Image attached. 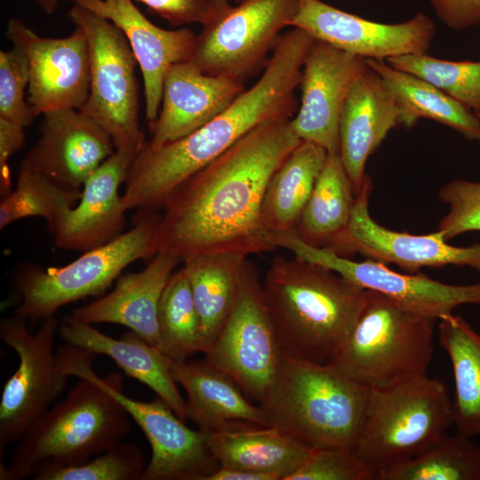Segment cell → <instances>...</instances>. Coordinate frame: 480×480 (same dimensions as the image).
<instances>
[{"instance_id":"obj_1","label":"cell","mask_w":480,"mask_h":480,"mask_svg":"<svg viewBox=\"0 0 480 480\" xmlns=\"http://www.w3.org/2000/svg\"><path fill=\"white\" fill-rule=\"evenodd\" d=\"M292 118L266 122L183 181L165 203L156 252L180 262L209 253L276 249L262 219L268 184L301 140Z\"/></svg>"},{"instance_id":"obj_2","label":"cell","mask_w":480,"mask_h":480,"mask_svg":"<svg viewBox=\"0 0 480 480\" xmlns=\"http://www.w3.org/2000/svg\"><path fill=\"white\" fill-rule=\"evenodd\" d=\"M315 39L293 28L282 34L259 80L192 133L158 148L145 142L132 159L122 202L125 209L163 208L173 191L257 126L292 118L295 90Z\"/></svg>"},{"instance_id":"obj_3","label":"cell","mask_w":480,"mask_h":480,"mask_svg":"<svg viewBox=\"0 0 480 480\" xmlns=\"http://www.w3.org/2000/svg\"><path fill=\"white\" fill-rule=\"evenodd\" d=\"M284 353L327 364L357 322L367 290L298 257H275L262 281Z\"/></svg>"},{"instance_id":"obj_4","label":"cell","mask_w":480,"mask_h":480,"mask_svg":"<svg viewBox=\"0 0 480 480\" xmlns=\"http://www.w3.org/2000/svg\"><path fill=\"white\" fill-rule=\"evenodd\" d=\"M131 417L97 383L79 380L19 440L1 480L36 479L55 469L79 465L109 449L130 433Z\"/></svg>"},{"instance_id":"obj_5","label":"cell","mask_w":480,"mask_h":480,"mask_svg":"<svg viewBox=\"0 0 480 480\" xmlns=\"http://www.w3.org/2000/svg\"><path fill=\"white\" fill-rule=\"evenodd\" d=\"M370 388L328 364L283 352L279 372L261 404L268 426L292 436L308 449L355 448Z\"/></svg>"},{"instance_id":"obj_6","label":"cell","mask_w":480,"mask_h":480,"mask_svg":"<svg viewBox=\"0 0 480 480\" xmlns=\"http://www.w3.org/2000/svg\"><path fill=\"white\" fill-rule=\"evenodd\" d=\"M436 321L367 290L357 322L327 364L370 389L425 375Z\"/></svg>"},{"instance_id":"obj_7","label":"cell","mask_w":480,"mask_h":480,"mask_svg":"<svg viewBox=\"0 0 480 480\" xmlns=\"http://www.w3.org/2000/svg\"><path fill=\"white\" fill-rule=\"evenodd\" d=\"M132 228L113 241L84 252L62 267L28 265L20 268L14 287L20 302L14 315L31 324L52 317L62 307L100 296L134 261L156 253L160 217L153 210H139Z\"/></svg>"},{"instance_id":"obj_8","label":"cell","mask_w":480,"mask_h":480,"mask_svg":"<svg viewBox=\"0 0 480 480\" xmlns=\"http://www.w3.org/2000/svg\"><path fill=\"white\" fill-rule=\"evenodd\" d=\"M453 424L446 385L428 374L370 389L356 452L380 470L418 454Z\"/></svg>"},{"instance_id":"obj_9","label":"cell","mask_w":480,"mask_h":480,"mask_svg":"<svg viewBox=\"0 0 480 480\" xmlns=\"http://www.w3.org/2000/svg\"><path fill=\"white\" fill-rule=\"evenodd\" d=\"M62 369L69 377L88 379L120 402L141 428L151 447V458L140 480H204L220 465L212 453L208 433L185 425L160 397L139 401L123 392V376L110 372L99 376L92 369L95 355L73 346L59 351Z\"/></svg>"},{"instance_id":"obj_10","label":"cell","mask_w":480,"mask_h":480,"mask_svg":"<svg viewBox=\"0 0 480 480\" xmlns=\"http://www.w3.org/2000/svg\"><path fill=\"white\" fill-rule=\"evenodd\" d=\"M68 16L86 36L90 91L79 109L104 129L116 151L135 156L145 144L139 121L137 60L126 36L106 18L75 4Z\"/></svg>"},{"instance_id":"obj_11","label":"cell","mask_w":480,"mask_h":480,"mask_svg":"<svg viewBox=\"0 0 480 480\" xmlns=\"http://www.w3.org/2000/svg\"><path fill=\"white\" fill-rule=\"evenodd\" d=\"M205 360L229 375L258 404L276 382L283 357L255 266L244 262L234 307Z\"/></svg>"},{"instance_id":"obj_12","label":"cell","mask_w":480,"mask_h":480,"mask_svg":"<svg viewBox=\"0 0 480 480\" xmlns=\"http://www.w3.org/2000/svg\"><path fill=\"white\" fill-rule=\"evenodd\" d=\"M60 322L42 321L36 332L15 315L0 322V339L18 356L14 373L3 388L0 402V455L22 437L51 408L66 388L68 376L55 350Z\"/></svg>"},{"instance_id":"obj_13","label":"cell","mask_w":480,"mask_h":480,"mask_svg":"<svg viewBox=\"0 0 480 480\" xmlns=\"http://www.w3.org/2000/svg\"><path fill=\"white\" fill-rule=\"evenodd\" d=\"M300 0H244L204 26L190 61L208 75L244 80L263 71Z\"/></svg>"},{"instance_id":"obj_14","label":"cell","mask_w":480,"mask_h":480,"mask_svg":"<svg viewBox=\"0 0 480 480\" xmlns=\"http://www.w3.org/2000/svg\"><path fill=\"white\" fill-rule=\"evenodd\" d=\"M277 247L295 257L325 267L365 290L380 292L402 307L438 320L457 307L480 304V283L466 285L444 284L422 274H402L384 263L355 261L325 248L302 241L294 232L274 236Z\"/></svg>"},{"instance_id":"obj_15","label":"cell","mask_w":480,"mask_h":480,"mask_svg":"<svg viewBox=\"0 0 480 480\" xmlns=\"http://www.w3.org/2000/svg\"><path fill=\"white\" fill-rule=\"evenodd\" d=\"M372 183L365 175L346 228L325 244L336 253L348 257L360 253L381 263L395 264L410 273L424 267L466 266L480 274V243L455 246L436 230L427 235H412L388 229L375 221L369 212Z\"/></svg>"},{"instance_id":"obj_16","label":"cell","mask_w":480,"mask_h":480,"mask_svg":"<svg viewBox=\"0 0 480 480\" xmlns=\"http://www.w3.org/2000/svg\"><path fill=\"white\" fill-rule=\"evenodd\" d=\"M4 36L28 58V102L35 116L84 107L90 91L91 65L87 39L79 28L75 27L66 37H45L22 20L11 18Z\"/></svg>"},{"instance_id":"obj_17","label":"cell","mask_w":480,"mask_h":480,"mask_svg":"<svg viewBox=\"0 0 480 480\" xmlns=\"http://www.w3.org/2000/svg\"><path fill=\"white\" fill-rule=\"evenodd\" d=\"M291 26L349 54L378 60L427 53L436 32L433 20L421 12L406 21L388 24L321 0H300Z\"/></svg>"},{"instance_id":"obj_18","label":"cell","mask_w":480,"mask_h":480,"mask_svg":"<svg viewBox=\"0 0 480 480\" xmlns=\"http://www.w3.org/2000/svg\"><path fill=\"white\" fill-rule=\"evenodd\" d=\"M365 67L364 59L315 41L302 68L300 104L291 119V127L301 140L339 153L341 108Z\"/></svg>"},{"instance_id":"obj_19","label":"cell","mask_w":480,"mask_h":480,"mask_svg":"<svg viewBox=\"0 0 480 480\" xmlns=\"http://www.w3.org/2000/svg\"><path fill=\"white\" fill-rule=\"evenodd\" d=\"M43 116L40 137L22 161L66 188L81 189L115 153L112 139L79 109L59 108Z\"/></svg>"},{"instance_id":"obj_20","label":"cell","mask_w":480,"mask_h":480,"mask_svg":"<svg viewBox=\"0 0 480 480\" xmlns=\"http://www.w3.org/2000/svg\"><path fill=\"white\" fill-rule=\"evenodd\" d=\"M71 1L110 20L126 36L142 73L145 116L150 129L159 113L164 77L173 65L190 60L196 35L187 28L157 27L132 0Z\"/></svg>"},{"instance_id":"obj_21","label":"cell","mask_w":480,"mask_h":480,"mask_svg":"<svg viewBox=\"0 0 480 480\" xmlns=\"http://www.w3.org/2000/svg\"><path fill=\"white\" fill-rule=\"evenodd\" d=\"M244 90L242 81L205 74L190 60L173 65L164 77L159 113L147 144L158 148L192 133Z\"/></svg>"},{"instance_id":"obj_22","label":"cell","mask_w":480,"mask_h":480,"mask_svg":"<svg viewBox=\"0 0 480 480\" xmlns=\"http://www.w3.org/2000/svg\"><path fill=\"white\" fill-rule=\"evenodd\" d=\"M133 156L119 151L105 160L86 180L76 204L52 232L60 249L86 252L124 233L126 209L119 195Z\"/></svg>"},{"instance_id":"obj_23","label":"cell","mask_w":480,"mask_h":480,"mask_svg":"<svg viewBox=\"0 0 480 480\" xmlns=\"http://www.w3.org/2000/svg\"><path fill=\"white\" fill-rule=\"evenodd\" d=\"M398 125L400 112L392 91L366 64L347 94L339 122V154L356 194L368 158Z\"/></svg>"},{"instance_id":"obj_24","label":"cell","mask_w":480,"mask_h":480,"mask_svg":"<svg viewBox=\"0 0 480 480\" xmlns=\"http://www.w3.org/2000/svg\"><path fill=\"white\" fill-rule=\"evenodd\" d=\"M180 261L156 252L140 271L121 275L105 296L76 308L70 316L88 324H116L147 342L158 344V306L174 268Z\"/></svg>"},{"instance_id":"obj_25","label":"cell","mask_w":480,"mask_h":480,"mask_svg":"<svg viewBox=\"0 0 480 480\" xmlns=\"http://www.w3.org/2000/svg\"><path fill=\"white\" fill-rule=\"evenodd\" d=\"M58 334L67 344L111 358L129 377L151 388L184 421L186 400L177 387L173 360L133 332L115 339L68 316L60 322Z\"/></svg>"},{"instance_id":"obj_26","label":"cell","mask_w":480,"mask_h":480,"mask_svg":"<svg viewBox=\"0 0 480 480\" xmlns=\"http://www.w3.org/2000/svg\"><path fill=\"white\" fill-rule=\"evenodd\" d=\"M172 372L187 395V420L198 429L212 433L246 424L268 426L262 406L250 402L229 375L205 359L173 361Z\"/></svg>"},{"instance_id":"obj_27","label":"cell","mask_w":480,"mask_h":480,"mask_svg":"<svg viewBox=\"0 0 480 480\" xmlns=\"http://www.w3.org/2000/svg\"><path fill=\"white\" fill-rule=\"evenodd\" d=\"M220 467L271 474L285 480L306 460L309 449L272 426L246 424L208 433Z\"/></svg>"},{"instance_id":"obj_28","label":"cell","mask_w":480,"mask_h":480,"mask_svg":"<svg viewBox=\"0 0 480 480\" xmlns=\"http://www.w3.org/2000/svg\"><path fill=\"white\" fill-rule=\"evenodd\" d=\"M327 155L323 147L301 140L274 172L262 204L263 223L272 236L295 230Z\"/></svg>"},{"instance_id":"obj_29","label":"cell","mask_w":480,"mask_h":480,"mask_svg":"<svg viewBox=\"0 0 480 480\" xmlns=\"http://www.w3.org/2000/svg\"><path fill=\"white\" fill-rule=\"evenodd\" d=\"M392 91L400 112V125L412 127L420 119L441 123L468 140L480 142V118L428 81L390 66L365 60Z\"/></svg>"},{"instance_id":"obj_30","label":"cell","mask_w":480,"mask_h":480,"mask_svg":"<svg viewBox=\"0 0 480 480\" xmlns=\"http://www.w3.org/2000/svg\"><path fill=\"white\" fill-rule=\"evenodd\" d=\"M246 257L220 252L182 262L200 318L204 354L216 340L234 307Z\"/></svg>"},{"instance_id":"obj_31","label":"cell","mask_w":480,"mask_h":480,"mask_svg":"<svg viewBox=\"0 0 480 480\" xmlns=\"http://www.w3.org/2000/svg\"><path fill=\"white\" fill-rule=\"evenodd\" d=\"M438 339L452 368L455 396L453 424L458 433L480 435V334L461 316H442Z\"/></svg>"},{"instance_id":"obj_32","label":"cell","mask_w":480,"mask_h":480,"mask_svg":"<svg viewBox=\"0 0 480 480\" xmlns=\"http://www.w3.org/2000/svg\"><path fill=\"white\" fill-rule=\"evenodd\" d=\"M355 201L356 192L340 154L328 153L294 234L307 244L324 247L348 225Z\"/></svg>"},{"instance_id":"obj_33","label":"cell","mask_w":480,"mask_h":480,"mask_svg":"<svg viewBox=\"0 0 480 480\" xmlns=\"http://www.w3.org/2000/svg\"><path fill=\"white\" fill-rule=\"evenodd\" d=\"M379 480H480V446L447 432L423 451L380 470Z\"/></svg>"},{"instance_id":"obj_34","label":"cell","mask_w":480,"mask_h":480,"mask_svg":"<svg viewBox=\"0 0 480 480\" xmlns=\"http://www.w3.org/2000/svg\"><path fill=\"white\" fill-rule=\"evenodd\" d=\"M81 189L66 188L22 161L16 186L0 203V229L28 217H41L52 233L79 201Z\"/></svg>"},{"instance_id":"obj_35","label":"cell","mask_w":480,"mask_h":480,"mask_svg":"<svg viewBox=\"0 0 480 480\" xmlns=\"http://www.w3.org/2000/svg\"><path fill=\"white\" fill-rule=\"evenodd\" d=\"M157 322V348L173 361L202 353L200 318L183 267L172 273L163 292Z\"/></svg>"},{"instance_id":"obj_36","label":"cell","mask_w":480,"mask_h":480,"mask_svg":"<svg viewBox=\"0 0 480 480\" xmlns=\"http://www.w3.org/2000/svg\"><path fill=\"white\" fill-rule=\"evenodd\" d=\"M434 84L480 118V61H452L422 54L386 60Z\"/></svg>"},{"instance_id":"obj_37","label":"cell","mask_w":480,"mask_h":480,"mask_svg":"<svg viewBox=\"0 0 480 480\" xmlns=\"http://www.w3.org/2000/svg\"><path fill=\"white\" fill-rule=\"evenodd\" d=\"M145 467L140 447L121 441L84 463L44 473L35 480H140Z\"/></svg>"},{"instance_id":"obj_38","label":"cell","mask_w":480,"mask_h":480,"mask_svg":"<svg viewBox=\"0 0 480 480\" xmlns=\"http://www.w3.org/2000/svg\"><path fill=\"white\" fill-rule=\"evenodd\" d=\"M378 470L348 446L311 449L303 463L285 480H372Z\"/></svg>"},{"instance_id":"obj_39","label":"cell","mask_w":480,"mask_h":480,"mask_svg":"<svg viewBox=\"0 0 480 480\" xmlns=\"http://www.w3.org/2000/svg\"><path fill=\"white\" fill-rule=\"evenodd\" d=\"M29 84V65L21 49L0 52V118L28 126L36 117L25 100Z\"/></svg>"},{"instance_id":"obj_40","label":"cell","mask_w":480,"mask_h":480,"mask_svg":"<svg viewBox=\"0 0 480 480\" xmlns=\"http://www.w3.org/2000/svg\"><path fill=\"white\" fill-rule=\"evenodd\" d=\"M438 196L449 206L437 228L445 240L480 231V181L453 180L441 188Z\"/></svg>"},{"instance_id":"obj_41","label":"cell","mask_w":480,"mask_h":480,"mask_svg":"<svg viewBox=\"0 0 480 480\" xmlns=\"http://www.w3.org/2000/svg\"><path fill=\"white\" fill-rule=\"evenodd\" d=\"M172 26L206 25L228 7V0H138Z\"/></svg>"},{"instance_id":"obj_42","label":"cell","mask_w":480,"mask_h":480,"mask_svg":"<svg viewBox=\"0 0 480 480\" xmlns=\"http://www.w3.org/2000/svg\"><path fill=\"white\" fill-rule=\"evenodd\" d=\"M438 19L448 28L466 29L480 24V0H429Z\"/></svg>"},{"instance_id":"obj_43","label":"cell","mask_w":480,"mask_h":480,"mask_svg":"<svg viewBox=\"0 0 480 480\" xmlns=\"http://www.w3.org/2000/svg\"><path fill=\"white\" fill-rule=\"evenodd\" d=\"M24 128L18 124L0 118V193L2 198L7 196L13 189L8 162L24 144L26 137Z\"/></svg>"},{"instance_id":"obj_44","label":"cell","mask_w":480,"mask_h":480,"mask_svg":"<svg viewBox=\"0 0 480 480\" xmlns=\"http://www.w3.org/2000/svg\"><path fill=\"white\" fill-rule=\"evenodd\" d=\"M204 480H279V478L267 473L220 467Z\"/></svg>"},{"instance_id":"obj_45","label":"cell","mask_w":480,"mask_h":480,"mask_svg":"<svg viewBox=\"0 0 480 480\" xmlns=\"http://www.w3.org/2000/svg\"><path fill=\"white\" fill-rule=\"evenodd\" d=\"M36 4L37 6L42 10L43 12H44L45 14H52L60 0H33Z\"/></svg>"},{"instance_id":"obj_46","label":"cell","mask_w":480,"mask_h":480,"mask_svg":"<svg viewBox=\"0 0 480 480\" xmlns=\"http://www.w3.org/2000/svg\"><path fill=\"white\" fill-rule=\"evenodd\" d=\"M235 1L237 2V3H241L244 0H235Z\"/></svg>"}]
</instances>
